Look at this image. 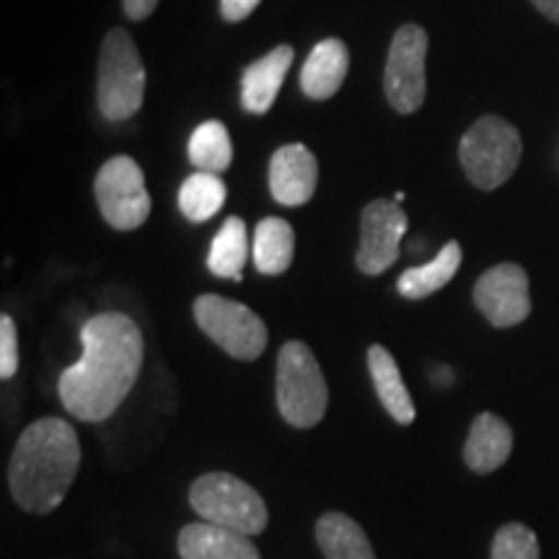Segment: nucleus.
I'll return each instance as SVG.
<instances>
[{
    "label": "nucleus",
    "instance_id": "obj_4",
    "mask_svg": "<svg viewBox=\"0 0 559 559\" xmlns=\"http://www.w3.org/2000/svg\"><path fill=\"white\" fill-rule=\"evenodd\" d=\"M145 99V66L135 39L124 29H111L102 41L96 102L104 120L128 122Z\"/></svg>",
    "mask_w": 559,
    "mask_h": 559
},
{
    "label": "nucleus",
    "instance_id": "obj_18",
    "mask_svg": "<svg viewBox=\"0 0 559 559\" xmlns=\"http://www.w3.org/2000/svg\"><path fill=\"white\" fill-rule=\"evenodd\" d=\"M317 542L326 559H376L366 531L345 513H324L317 521Z\"/></svg>",
    "mask_w": 559,
    "mask_h": 559
},
{
    "label": "nucleus",
    "instance_id": "obj_6",
    "mask_svg": "<svg viewBox=\"0 0 559 559\" xmlns=\"http://www.w3.org/2000/svg\"><path fill=\"white\" fill-rule=\"evenodd\" d=\"M190 506L202 521L257 536L267 528V506L254 487L226 472L202 474L190 489Z\"/></svg>",
    "mask_w": 559,
    "mask_h": 559
},
{
    "label": "nucleus",
    "instance_id": "obj_11",
    "mask_svg": "<svg viewBox=\"0 0 559 559\" xmlns=\"http://www.w3.org/2000/svg\"><path fill=\"white\" fill-rule=\"evenodd\" d=\"M474 306L498 330L526 321L531 313L526 270L515 262L495 264L474 285Z\"/></svg>",
    "mask_w": 559,
    "mask_h": 559
},
{
    "label": "nucleus",
    "instance_id": "obj_14",
    "mask_svg": "<svg viewBox=\"0 0 559 559\" xmlns=\"http://www.w3.org/2000/svg\"><path fill=\"white\" fill-rule=\"evenodd\" d=\"M179 555L181 559H262L249 536L207 521L181 528Z\"/></svg>",
    "mask_w": 559,
    "mask_h": 559
},
{
    "label": "nucleus",
    "instance_id": "obj_19",
    "mask_svg": "<svg viewBox=\"0 0 559 559\" xmlns=\"http://www.w3.org/2000/svg\"><path fill=\"white\" fill-rule=\"evenodd\" d=\"M461 267V247L459 241H449L443 249L438 251V257L428 264H419V267L404 270L396 288L404 298L409 300H423L438 293L440 288L451 283Z\"/></svg>",
    "mask_w": 559,
    "mask_h": 559
},
{
    "label": "nucleus",
    "instance_id": "obj_20",
    "mask_svg": "<svg viewBox=\"0 0 559 559\" xmlns=\"http://www.w3.org/2000/svg\"><path fill=\"white\" fill-rule=\"evenodd\" d=\"M296 251V234L290 223L283 218H264L254 230V264L262 275H283L293 264Z\"/></svg>",
    "mask_w": 559,
    "mask_h": 559
},
{
    "label": "nucleus",
    "instance_id": "obj_27",
    "mask_svg": "<svg viewBox=\"0 0 559 559\" xmlns=\"http://www.w3.org/2000/svg\"><path fill=\"white\" fill-rule=\"evenodd\" d=\"M122 9L130 21H145L158 9V0H122Z\"/></svg>",
    "mask_w": 559,
    "mask_h": 559
},
{
    "label": "nucleus",
    "instance_id": "obj_26",
    "mask_svg": "<svg viewBox=\"0 0 559 559\" xmlns=\"http://www.w3.org/2000/svg\"><path fill=\"white\" fill-rule=\"evenodd\" d=\"M262 0H221V16L236 24V21L249 19Z\"/></svg>",
    "mask_w": 559,
    "mask_h": 559
},
{
    "label": "nucleus",
    "instance_id": "obj_17",
    "mask_svg": "<svg viewBox=\"0 0 559 559\" xmlns=\"http://www.w3.org/2000/svg\"><path fill=\"white\" fill-rule=\"evenodd\" d=\"M368 370L373 379L376 394L391 417L400 425L415 423V402H412L407 386H404L400 366L391 358V353L383 345H370L368 349Z\"/></svg>",
    "mask_w": 559,
    "mask_h": 559
},
{
    "label": "nucleus",
    "instance_id": "obj_23",
    "mask_svg": "<svg viewBox=\"0 0 559 559\" xmlns=\"http://www.w3.org/2000/svg\"><path fill=\"white\" fill-rule=\"evenodd\" d=\"M190 160L198 171L223 174L234 160V143L226 124L218 120L202 122L190 138Z\"/></svg>",
    "mask_w": 559,
    "mask_h": 559
},
{
    "label": "nucleus",
    "instance_id": "obj_8",
    "mask_svg": "<svg viewBox=\"0 0 559 559\" xmlns=\"http://www.w3.org/2000/svg\"><path fill=\"white\" fill-rule=\"evenodd\" d=\"M428 47V32L417 24L400 26L391 39L386 70H383V91H386L391 109L400 115H415L428 96V75H425Z\"/></svg>",
    "mask_w": 559,
    "mask_h": 559
},
{
    "label": "nucleus",
    "instance_id": "obj_12",
    "mask_svg": "<svg viewBox=\"0 0 559 559\" xmlns=\"http://www.w3.org/2000/svg\"><path fill=\"white\" fill-rule=\"evenodd\" d=\"M319 164L304 143H290L275 151L270 160V192L280 205H306L317 192Z\"/></svg>",
    "mask_w": 559,
    "mask_h": 559
},
{
    "label": "nucleus",
    "instance_id": "obj_2",
    "mask_svg": "<svg viewBox=\"0 0 559 559\" xmlns=\"http://www.w3.org/2000/svg\"><path fill=\"white\" fill-rule=\"evenodd\" d=\"M81 464V443L73 425L45 417L21 432L9 466L13 500L26 513L47 515L66 500Z\"/></svg>",
    "mask_w": 559,
    "mask_h": 559
},
{
    "label": "nucleus",
    "instance_id": "obj_16",
    "mask_svg": "<svg viewBox=\"0 0 559 559\" xmlns=\"http://www.w3.org/2000/svg\"><path fill=\"white\" fill-rule=\"evenodd\" d=\"M349 52L342 39H321L313 47L304 70H300V91L313 102L332 99L347 79Z\"/></svg>",
    "mask_w": 559,
    "mask_h": 559
},
{
    "label": "nucleus",
    "instance_id": "obj_10",
    "mask_svg": "<svg viewBox=\"0 0 559 559\" xmlns=\"http://www.w3.org/2000/svg\"><path fill=\"white\" fill-rule=\"evenodd\" d=\"M407 234V213L394 200H373L362 210L360 249L355 257L360 272L381 275L400 260L402 239Z\"/></svg>",
    "mask_w": 559,
    "mask_h": 559
},
{
    "label": "nucleus",
    "instance_id": "obj_21",
    "mask_svg": "<svg viewBox=\"0 0 559 559\" xmlns=\"http://www.w3.org/2000/svg\"><path fill=\"white\" fill-rule=\"evenodd\" d=\"M249 257V241H247V223L236 215H230L223 223L218 234H215L213 247L207 254V267L215 277H226L241 283L243 280V264Z\"/></svg>",
    "mask_w": 559,
    "mask_h": 559
},
{
    "label": "nucleus",
    "instance_id": "obj_1",
    "mask_svg": "<svg viewBox=\"0 0 559 559\" xmlns=\"http://www.w3.org/2000/svg\"><path fill=\"white\" fill-rule=\"evenodd\" d=\"M83 355L60 376L62 407L81 423H102L120 409L143 368V334L130 317L96 313L81 330Z\"/></svg>",
    "mask_w": 559,
    "mask_h": 559
},
{
    "label": "nucleus",
    "instance_id": "obj_24",
    "mask_svg": "<svg viewBox=\"0 0 559 559\" xmlns=\"http://www.w3.org/2000/svg\"><path fill=\"white\" fill-rule=\"evenodd\" d=\"M492 559H539V539L523 523H508L495 534Z\"/></svg>",
    "mask_w": 559,
    "mask_h": 559
},
{
    "label": "nucleus",
    "instance_id": "obj_3",
    "mask_svg": "<svg viewBox=\"0 0 559 559\" xmlns=\"http://www.w3.org/2000/svg\"><path fill=\"white\" fill-rule=\"evenodd\" d=\"M523 156L521 132L498 115H485L466 130L459 160L466 179L477 190L492 192L513 177Z\"/></svg>",
    "mask_w": 559,
    "mask_h": 559
},
{
    "label": "nucleus",
    "instance_id": "obj_9",
    "mask_svg": "<svg viewBox=\"0 0 559 559\" xmlns=\"http://www.w3.org/2000/svg\"><path fill=\"white\" fill-rule=\"evenodd\" d=\"M94 194L104 221L117 230H135L148 221L151 194L145 190L143 169L130 156H115L102 164Z\"/></svg>",
    "mask_w": 559,
    "mask_h": 559
},
{
    "label": "nucleus",
    "instance_id": "obj_25",
    "mask_svg": "<svg viewBox=\"0 0 559 559\" xmlns=\"http://www.w3.org/2000/svg\"><path fill=\"white\" fill-rule=\"evenodd\" d=\"M19 368V340H16V324L9 313L0 317V376L11 379Z\"/></svg>",
    "mask_w": 559,
    "mask_h": 559
},
{
    "label": "nucleus",
    "instance_id": "obj_13",
    "mask_svg": "<svg viewBox=\"0 0 559 559\" xmlns=\"http://www.w3.org/2000/svg\"><path fill=\"white\" fill-rule=\"evenodd\" d=\"M296 50L290 45H280L275 50L254 60L241 75V104L251 115H264L275 104L285 75L293 66Z\"/></svg>",
    "mask_w": 559,
    "mask_h": 559
},
{
    "label": "nucleus",
    "instance_id": "obj_28",
    "mask_svg": "<svg viewBox=\"0 0 559 559\" xmlns=\"http://www.w3.org/2000/svg\"><path fill=\"white\" fill-rule=\"evenodd\" d=\"M531 3H534L549 21L559 24V0H531Z\"/></svg>",
    "mask_w": 559,
    "mask_h": 559
},
{
    "label": "nucleus",
    "instance_id": "obj_5",
    "mask_svg": "<svg viewBox=\"0 0 559 559\" xmlns=\"http://www.w3.org/2000/svg\"><path fill=\"white\" fill-rule=\"evenodd\" d=\"M330 404L324 373L306 342H285L277 355V409L293 428H313Z\"/></svg>",
    "mask_w": 559,
    "mask_h": 559
},
{
    "label": "nucleus",
    "instance_id": "obj_7",
    "mask_svg": "<svg viewBox=\"0 0 559 559\" xmlns=\"http://www.w3.org/2000/svg\"><path fill=\"white\" fill-rule=\"evenodd\" d=\"M194 321L210 340L236 360H257L267 347V326L249 306L215 293L194 300Z\"/></svg>",
    "mask_w": 559,
    "mask_h": 559
},
{
    "label": "nucleus",
    "instance_id": "obj_15",
    "mask_svg": "<svg viewBox=\"0 0 559 559\" xmlns=\"http://www.w3.org/2000/svg\"><path fill=\"white\" fill-rule=\"evenodd\" d=\"M510 451H513V430L506 419L492 412L477 415L464 445L466 466L477 474H489L506 464Z\"/></svg>",
    "mask_w": 559,
    "mask_h": 559
},
{
    "label": "nucleus",
    "instance_id": "obj_22",
    "mask_svg": "<svg viewBox=\"0 0 559 559\" xmlns=\"http://www.w3.org/2000/svg\"><path fill=\"white\" fill-rule=\"evenodd\" d=\"M226 202V185H223L221 174L194 171L190 179H185L179 190V210L187 221L205 223Z\"/></svg>",
    "mask_w": 559,
    "mask_h": 559
}]
</instances>
